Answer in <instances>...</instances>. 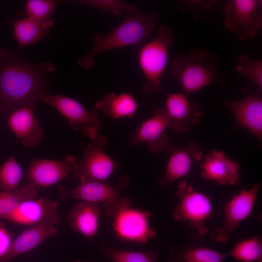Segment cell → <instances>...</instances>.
<instances>
[{"mask_svg":"<svg viewBox=\"0 0 262 262\" xmlns=\"http://www.w3.org/2000/svg\"><path fill=\"white\" fill-rule=\"evenodd\" d=\"M1 111V106H0V112Z\"/></svg>","mask_w":262,"mask_h":262,"instance_id":"cell-35","label":"cell"},{"mask_svg":"<svg viewBox=\"0 0 262 262\" xmlns=\"http://www.w3.org/2000/svg\"><path fill=\"white\" fill-rule=\"evenodd\" d=\"M261 187L258 182L249 189H242L223 204L224 223L211 232L213 241L224 243L229 240L240 224L252 213Z\"/></svg>","mask_w":262,"mask_h":262,"instance_id":"cell-9","label":"cell"},{"mask_svg":"<svg viewBox=\"0 0 262 262\" xmlns=\"http://www.w3.org/2000/svg\"><path fill=\"white\" fill-rule=\"evenodd\" d=\"M35 196L34 188L29 183L14 192H0V218L3 219L21 203L34 198Z\"/></svg>","mask_w":262,"mask_h":262,"instance_id":"cell-28","label":"cell"},{"mask_svg":"<svg viewBox=\"0 0 262 262\" xmlns=\"http://www.w3.org/2000/svg\"><path fill=\"white\" fill-rule=\"evenodd\" d=\"M95 110L105 115L119 119L132 117L138 108L136 99L130 93L109 92L95 104Z\"/></svg>","mask_w":262,"mask_h":262,"instance_id":"cell-23","label":"cell"},{"mask_svg":"<svg viewBox=\"0 0 262 262\" xmlns=\"http://www.w3.org/2000/svg\"><path fill=\"white\" fill-rule=\"evenodd\" d=\"M176 194L179 202L172 211L173 218L187 223L195 233L204 236L208 231L207 223L213 211L210 197L195 190L186 180L180 183Z\"/></svg>","mask_w":262,"mask_h":262,"instance_id":"cell-6","label":"cell"},{"mask_svg":"<svg viewBox=\"0 0 262 262\" xmlns=\"http://www.w3.org/2000/svg\"><path fill=\"white\" fill-rule=\"evenodd\" d=\"M151 212L133 208L124 207L112 217L115 234L121 240L135 243H146L157 235L151 227Z\"/></svg>","mask_w":262,"mask_h":262,"instance_id":"cell-11","label":"cell"},{"mask_svg":"<svg viewBox=\"0 0 262 262\" xmlns=\"http://www.w3.org/2000/svg\"><path fill=\"white\" fill-rule=\"evenodd\" d=\"M58 204L48 197L27 200L3 219L21 225L33 226L50 221L59 224L61 221Z\"/></svg>","mask_w":262,"mask_h":262,"instance_id":"cell-14","label":"cell"},{"mask_svg":"<svg viewBox=\"0 0 262 262\" xmlns=\"http://www.w3.org/2000/svg\"><path fill=\"white\" fill-rule=\"evenodd\" d=\"M223 103L231 112L237 124L249 131L261 143L262 98L260 95H250L239 100L226 99Z\"/></svg>","mask_w":262,"mask_h":262,"instance_id":"cell-17","label":"cell"},{"mask_svg":"<svg viewBox=\"0 0 262 262\" xmlns=\"http://www.w3.org/2000/svg\"><path fill=\"white\" fill-rule=\"evenodd\" d=\"M58 3L51 0H29L25 6L27 17L41 22L53 21L52 15Z\"/></svg>","mask_w":262,"mask_h":262,"instance_id":"cell-30","label":"cell"},{"mask_svg":"<svg viewBox=\"0 0 262 262\" xmlns=\"http://www.w3.org/2000/svg\"><path fill=\"white\" fill-rule=\"evenodd\" d=\"M13 239L4 224L0 222V262H4L12 246Z\"/></svg>","mask_w":262,"mask_h":262,"instance_id":"cell-33","label":"cell"},{"mask_svg":"<svg viewBox=\"0 0 262 262\" xmlns=\"http://www.w3.org/2000/svg\"><path fill=\"white\" fill-rule=\"evenodd\" d=\"M175 37V33L170 27L161 26L157 35L140 49L138 62L145 77L142 88L144 93L150 95L161 91V82L168 61L169 50Z\"/></svg>","mask_w":262,"mask_h":262,"instance_id":"cell-4","label":"cell"},{"mask_svg":"<svg viewBox=\"0 0 262 262\" xmlns=\"http://www.w3.org/2000/svg\"><path fill=\"white\" fill-rule=\"evenodd\" d=\"M107 141L102 135H97L83 150L82 159L77 162L72 174L81 183L104 182L119 166L104 150Z\"/></svg>","mask_w":262,"mask_h":262,"instance_id":"cell-8","label":"cell"},{"mask_svg":"<svg viewBox=\"0 0 262 262\" xmlns=\"http://www.w3.org/2000/svg\"><path fill=\"white\" fill-rule=\"evenodd\" d=\"M34 111L35 106L20 107L12 111L7 120L11 131L26 147L36 146L42 138L43 130Z\"/></svg>","mask_w":262,"mask_h":262,"instance_id":"cell-19","label":"cell"},{"mask_svg":"<svg viewBox=\"0 0 262 262\" xmlns=\"http://www.w3.org/2000/svg\"><path fill=\"white\" fill-rule=\"evenodd\" d=\"M22 176V168L12 154L0 166V192L18 190Z\"/></svg>","mask_w":262,"mask_h":262,"instance_id":"cell-29","label":"cell"},{"mask_svg":"<svg viewBox=\"0 0 262 262\" xmlns=\"http://www.w3.org/2000/svg\"><path fill=\"white\" fill-rule=\"evenodd\" d=\"M58 224L45 221L31 226L13 239L10 251L4 262L35 248L58 233Z\"/></svg>","mask_w":262,"mask_h":262,"instance_id":"cell-20","label":"cell"},{"mask_svg":"<svg viewBox=\"0 0 262 262\" xmlns=\"http://www.w3.org/2000/svg\"><path fill=\"white\" fill-rule=\"evenodd\" d=\"M101 251L112 262H159L158 255L153 250L134 251L115 248L103 243Z\"/></svg>","mask_w":262,"mask_h":262,"instance_id":"cell-27","label":"cell"},{"mask_svg":"<svg viewBox=\"0 0 262 262\" xmlns=\"http://www.w3.org/2000/svg\"><path fill=\"white\" fill-rule=\"evenodd\" d=\"M54 67L49 62L33 64L13 53L0 50V104L1 111L35 106L48 93L47 75Z\"/></svg>","mask_w":262,"mask_h":262,"instance_id":"cell-1","label":"cell"},{"mask_svg":"<svg viewBox=\"0 0 262 262\" xmlns=\"http://www.w3.org/2000/svg\"><path fill=\"white\" fill-rule=\"evenodd\" d=\"M171 152L164 175L158 181L160 186H169L190 172L194 161H200L202 152L194 142L189 143L187 146L175 147L170 146Z\"/></svg>","mask_w":262,"mask_h":262,"instance_id":"cell-18","label":"cell"},{"mask_svg":"<svg viewBox=\"0 0 262 262\" xmlns=\"http://www.w3.org/2000/svg\"><path fill=\"white\" fill-rule=\"evenodd\" d=\"M170 76L178 82L186 95L212 84L225 83L219 72L216 55L200 49H191L175 58Z\"/></svg>","mask_w":262,"mask_h":262,"instance_id":"cell-3","label":"cell"},{"mask_svg":"<svg viewBox=\"0 0 262 262\" xmlns=\"http://www.w3.org/2000/svg\"><path fill=\"white\" fill-rule=\"evenodd\" d=\"M203 236L195 233L188 236L185 247L171 248L173 259L180 262H224L226 255L207 246Z\"/></svg>","mask_w":262,"mask_h":262,"instance_id":"cell-22","label":"cell"},{"mask_svg":"<svg viewBox=\"0 0 262 262\" xmlns=\"http://www.w3.org/2000/svg\"><path fill=\"white\" fill-rule=\"evenodd\" d=\"M79 2L101 11H109L116 17L121 16L127 6L126 3L119 0H85Z\"/></svg>","mask_w":262,"mask_h":262,"instance_id":"cell-32","label":"cell"},{"mask_svg":"<svg viewBox=\"0 0 262 262\" xmlns=\"http://www.w3.org/2000/svg\"><path fill=\"white\" fill-rule=\"evenodd\" d=\"M201 177L221 185L234 186L241 180V167L223 151L211 149L199 165Z\"/></svg>","mask_w":262,"mask_h":262,"instance_id":"cell-15","label":"cell"},{"mask_svg":"<svg viewBox=\"0 0 262 262\" xmlns=\"http://www.w3.org/2000/svg\"><path fill=\"white\" fill-rule=\"evenodd\" d=\"M170 262H180L172 259V260Z\"/></svg>","mask_w":262,"mask_h":262,"instance_id":"cell-34","label":"cell"},{"mask_svg":"<svg viewBox=\"0 0 262 262\" xmlns=\"http://www.w3.org/2000/svg\"><path fill=\"white\" fill-rule=\"evenodd\" d=\"M77 163L76 158L72 155H67L62 160L36 159L28 169V182L36 187L52 186L72 173Z\"/></svg>","mask_w":262,"mask_h":262,"instance_id":"cell-16","label":"cell"},{"mask_svg":"<svg viewBox=\"0 0 262 262\" xmlns=\"http://www.w3.org/2000/svg\"><path fill=\"white\" fill-rule=\"evenodd\" d=\"M226 256L239 262H262V239L258 236H254L240 241Z\"/></svg>","mask_w":262,"mask_h":262,"instance_id":"cell-25","label":"cell"},{"mask_svg":"<svg viewBox=\"0 0 262 262\" xmlns=\"http://www.w3.org/2000/svg\"><path fill=\"white\" fill-rule=\"evenodd\" d=\"M100 218L99 204L81 200L70 212L68 222L73 230L84 237L92 238L98 232Z\"/></svg>","mask_w":262,"mask_h":262,"instance_id":"cell-21","label":"cell"},{"mask_svg":"<svg viewBox=\"0 0 262 262\" xmlns=\"http://www.w3.org/2000/svg\"><path fill=\"white\" fill-rule=\"evenodd\" d=\"M169 129L179 134L188 132L193 126L200 122L202 110L198 103L188 98L184 93H169L164 107Z\"/></svg>","mask_w":262,"mask_h":262,"instance_id":"cell-12","label":"cell"},{"mask_svg":"<svg viewBox=\"0 0 262 262\" xmlns=\"http://www.w3.org/2000/svg\"><path fill=\"white\" fill-rule=\"evenodd\" d=\"M125 12L123 21L111 31L93 35L90 50L77 60L80 67L89 70L94 66V57L98 54L135 45L152 35L159 18L157 12L147 13L135 4L127 5Z\"/></svg>","mask_w":262,"mask_h":262,"instance_id":"cell-2","label":"cell"},{"mask_svg":"<svg viewBox=\"0 0 262 262\" xmlns=\"http://www.w3.org/2000/svg\"><path fill=\"white\" fill-rule=\"evenodd\" d=\"M235 71L250 80L257 88V94L262 92V61L251 59L246 52H240L236 57Z\"/></svg>","mask_w":262,"mask_h":262,"instance_id":"cell-26","label":"cell"},{"mask_svg":"<svg viewBox=\"0 0 262 262\" xmlns=\"http://www.w3.org/2000/svg\"><path fill=\"white\" fill-rule=\"evenodd\" d=\"M42 101L61 114L74 130H80L91 139L98 135L102 122L97 110H87L76 99L60 95L48 93Z\"/></svg>","mask_w":262,"mask_h":262,"instance_id":"cell-10","label":"cell"},{"mask_svg":"<svg viewBox=\"0 0 262 262\" xmlns=\"http://www.w3.org/2000/svg\"><path fill=\"white\" fill-rule=\"evenodd\" d=\"M53 22L54 21L41 22L29 17L14 22L13 33L20 48L32 45L46 36Z\"/></svg>","mask_w":262,"mask_h":262,"instance_id":"cell-24","label":"cell"},{"mask_svg":"<svg viewBox=\"0 0 262 262\" xmlns=\"http://www.w3.org/2000/svg\"><path fill=\"white\" fill-rule=\"evenodd\" d=\"M130 182L128 177L122 176L114 185L93 181L80 183L70 189L59 187V197L62 199H78L101 204L105 215L112 217L120 209L131 205L130 198L122 196L123 190Z\"/></svg>","mask_w":262,"mask_h":262,"instance_id":"cell-5","label":"cell"},{"mask_svg":"<svg viewBox=\"0 0 262 262\" xmlns=\"http://www.w3.org/2000/svg\"><path fill=\"white\" fill-rule=\"evenodd\" d=\"M224 14L225 27L239 40L252 38L262 29V0H228Z\"/></svg>","mask_w":262,"mask_h":262,"instance_id":"cell-7","label":"cell"},{"mask_svg":"<svg viewBox=\"0 0 262 262\" xmlns=\"http://www.w3.org/2000/svg\"><path fill=\"white\" fill-rule=\"evenodd\" d=\"M180 9L191 15L197 20L204 12L210 10L216 3L214 0H185L179 1Z\"/></svg>","mask_w":262,"mask_h":262,"instance_id":"cell-31","label":"cell"},{"mask_svg":"<svg viewBox=\"0 0 262 262\" xmlns=\"http://www.w3.org/2000/svg\"><path fill=\"white\" fill-rule=\"evenodd\" d=\"M169 129V124L164 108H157L154 115L144 121L131 134L130 142L137 146L147 144L149 150L158 154L168 150L171 145L169 138L165 132Z\"/></svg>","mask_w":262,"mask_h":262,"instance_id":"cell-13","label":"cell"}]
</instances>
